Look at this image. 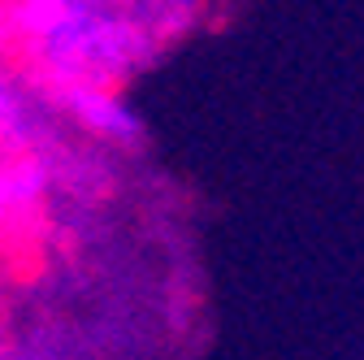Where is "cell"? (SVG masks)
<instances>
[{
	"label": "cell",
	"instance_id": "1",
	"mask_svg": "<svg viewBox=\"0 0 364 360\" xmlns=\"http://www.w3.org/2000/svg\"><path fill=\"white\" fill-rule=\"evenodd\" d=\"M9 48L48 92L122 87L161 53L117 0H9Z\"/></svg>",
	"mask_w": 364,
	"mask_h": 360
},
{
	"label": "cell",
	"instance_id": "2",
	"mask_svg": "<svg viewBox=\"0 0 364 360\" xmlns=\"http://www.w3.org/2000/svg\"><path fill=\"white\" fill-rule=\"evenodd\" d=\"M53 105L70 126H78L100 144L113 148L144 144V117L122 96V87H65V92H53Z\"/></svg>",
	"mask_w": 364,
	"mask_h": 360
},
{
	"label": "cell",
	"instance_id": "3",
	"mask_svg": "<svg viewBox=\"0 0 364 360\" xmlns=\"http://www.w3.org/2000/svg\"><path fill=\"white\" fill-rule=\"evenodd\" d=\"M117 5L130 14V22L139 26L156 48H169V43L187 39L208 14V0H117Z\"/></svg>",
	"mask_w": 364,
	"mask_h": 360
}]
</instances>
